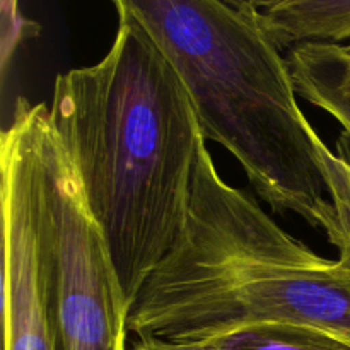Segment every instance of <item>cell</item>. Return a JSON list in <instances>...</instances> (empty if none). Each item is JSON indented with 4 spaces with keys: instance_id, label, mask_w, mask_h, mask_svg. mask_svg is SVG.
I'll return each mask as SVG.
<instances>
[{
    "instance_id": "obj_8",
    "label": "cell",
    "mask_w": 350,
    "mask_h": 350,
    "mask_svg": "<svg viewBox=\"0 0 350 350\" xmlns=\"http://www.w3.org/2000/svg\"><path fill=\"white\" fill-rule=\"evenodd\" d=\"M293 77L297 94L314 108L328 113L332 118L337 120L345 135L350 137V91L306 74L293 72Z\"/></svg>"
},
{
    "instance_id": "obj_7",
    "label": "cell",
    "mask_w": 350,
    "mask_h": 350,
    "mask_svg": "<svg viewBox=\"0 0 350 350\" xmlns=\"http://www.w3.org/2000/svg\"><path fill=\"white\" fill-rule=\"evenodd\" d=\"M291 72L323 79L350 91V43H303L289 50Z\"/></svg>"
},
{
    "instance_id": "obj_2",
    "label": "cell",
    "mask_w": 350,
    "mask_h": 350,
    "mask_svg": "<svg viewBox=\"0 0 350 350\" xmlns=\"http://www.w3.org/2000/svg\"><path fill=\"white\" fill-rule=\"evenodd\" d=\"M183 82L205 140L241 164L256 193L338 241L332 197L344 173L301 109L287 57L253 7L228 0H111Z\"/></svg>"
},
{
    "instance_id": "obj_3",
    "label": "cell",
    "mask_w": 350,
    "mask_h": 350,
    "mask_svg": "<svg viewBox=\"0 0 350 350\" xmlns=\"http://www.w3.org/2000/svg\"><path fill=\"white\" fill-rule=\"evenodd\" d=\"M262 323L306 325L350 344V267L314 253L229 185L204 140L187 221L126 328L137 338L207 344Z\"/></svg>"
},
{
    "instance_id": "obj_6",
    "label": "cell",
    "mask_w": 350,
    "mask_h": 350,
    "mask_svg": "<svg viewBox=\"0 0 350 350\" xmlns=\"http://www.w3.org/2000/svg\"><path fill=\"white\" fill-rule=\"evenodd\" d=\"M212 350H350L349 342L306 325L262 323L207 342Z\"/></svg>"
},
{
    "instance_id": "obj_13",
    "label": "cell",
    "mask_w": 350,
    "mask_h": 350,
    "mask_svg": "<svg viewBox=\"0 0 350 350\" xmlns=\"http://www.w3.org/2000/svg\"><path fill=\"white\" fill-rule=\"evenodd\" d=\"M116 350H126V337H123L122 340L118 342V345H116Z\"/></svg>"
},
{
    "instance_id": "obj_14",
    "label": "cell",
    "mask_w": 350,
    "mask_h": 350,
    "mask_svg": "<svg viewBox=\"0 0 350 350\" xmlns=\"http://www.w3.org/2000/svg\"><path fill=\"white\" fill-rule=\"evenodd\" d=\"M5 338H53V337H5Z\"/></svg>"
},
{
    "instance_id": "obj_9",
    "label": "cell",
    "mask_w": 350,
    "mask_h": 350,
    "mask_svg": "<svg viewBox=\"0 0 350 350\" xmlns=\"http://www.w3.org/2000/svg\"><path fill=\"white\" fill-rule=\"evenodd\" d=\"M41 26L26 19L19 12V0H0V68L2 77L9 68L10 60L24 41L36 38Z\"/></svg>"
},
{
    "instance_id": "obj_5",
    "label": "cell",
    "mask_w": 350,
    "mask_h": 350,
    "mask_svg": "<svg viewBox=\"0 0 350 350\" xmlns=\"http://www.w3.org/2000/svg\"><path fill=\"white\" fill-rule=\"evenodd\" d=\"M253 10L280 50L350 40V0H260Z\"/></svg>"
},
{
    "instance_id": "obj_11",
    "label": "cell",
    "mask_w": 350,
    "mask_h": 350,
    "mask_svg": "<svg viewBox=\"0 0 350 350\" xmlns=\"http://www.w3.org/2000/svg\"><path fill=\"white\" fill-rule=\"evenodd\" d=\"M132 350H212L207 344H173L157 338H139Z\"/></svg>"
},
{
    "instance_id": "obj_1",
    "label": "cell",
    "mask_w": 350,
    "mask_h": 350,
    "mask_svg": "<svg viewBox=\"0 0 350 350\" xmlns=\"http://www.w3.org/2000/svg\"><path fill=\"white\" fill-rule=\"evenodd\" d=\"M50 120L105 231L129 310L187 221L202 133L191 99L139 24L55 81Z\"/></svg>"
},
{
    "instance_id": "obj_4",
    "label": "cell",
    "mask_w": 350,
    "mask_h": 350,
    "mask_svg": "<svg viewBox=\"0 0 350 350\" xmlns=\"http://www.w3.org/2000/svg\"><path fill=\"white\" fill-rule=\"evenodd\" d=\"M51 279L60 350H116L129 306L105 231L58 139L50 109L41 132Z\"/></svg>"
},
{
    "instance_id": "obj_10",
    "label": "cell",
    "mask_w": 350,
    "mask_h": 350,
    "mask_svg": "<svg viewBox=\"0 0 350 350\" xmlns=\"http://www.w3.org/2000/svg\"><path fill=\"white\" fill-rule=\"evenodd\" d=\"M344 144V150L340 149V156L344 157V174L337 193L332 198L338 221V241L335 248L338 250V260L350 267V137L345 135L340 140Z\"/></svg>"
},
{
    "instance_id": "obj_12",
    "label": "cell",
    "mask_w": 350,
    "mask_h": 350,
    "mask_svg": "<svg viewBox=\"0 0 350 350\" xmlns=\"http://www.w3.org/2000/svg\"><path fill=\"white\" fill-rule=\"evenodd\" d=\"M228 2L236 7H241V9H246V7H255L260 0H228Z\"/></svg>"
}]
</instances>
